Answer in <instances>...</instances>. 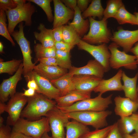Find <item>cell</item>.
<instances>
[{
	"mask_svg": "<svg viewBox=\"0 0 138 138\" xmlns=\"http://www.w3.org/2000/svg\"><path fill=\"white\" fill-rule=\"evenodd\" d=\"M120 132L122 135L129 134L135 131L138 126V113L129 116L120 117L117 122Z\"/></svg>",
	"mask_w": 138,
	"mask_h": 138,
	"instance_id": "22",
	"label": "cell"
},
{
	"mask_svg": "<svg viewBox=\"0 0 138 138\" xmlns=\"http://www.w3.org/2000/svg\"><path fill=\"white\" fill-rule=\"evenodd\" d=\"M123 72L121 69H120L111 78L108 79H102L93 91L102 95L108 91L123 90V85L121 82Z\"/></svg>",
	"mask_w": 138,
	"mask_h": 138,
	"instance_id": "19",
	"label": "cell"
},
{
	"mask_svg": "<svg viewBox=\"0 0 138 138\" xmlns=\"http://www.w3.org/2000/svg\"><path fill=\"white\" fill-rule=\"evenodd\" d=\"M27 102L20 116L32 121L39 120L42 116L45 117L49 111L56 106L55 100L36 92L34 96L28 97Z\"/></svg>",
	"mask_w": 138,
	"mask_h": 138,
	"instance_id": "1",
	"label": "cell"
},
{
	"mask_svg": "<svg viewBox=\"0 0 138 138\" xmlns=\"http://www.w3.org/2000/svg\"><path fill=\"white\" fill-rule=\"evenodd\" d=\"M33 71L50 81L59 78L68 73L67 69L59 66H47L40 63L35 66Z\"/></svg>",
	"mask_w": 138,
	"mask_h": 138,
	"instance_id": "20",
	"label": "cell"
},
{
	"mask_svg": "<svg viewBox=\"0 0 138 138\" xmlns=\"http://www.w3.org/2000/svg\"><path fill=\"white\" fill-rule=\"evenodd\" d=\"M137 95L138 96V86L137 87Z\"/></svg>",
	"mask_w": 138,
	"mask_h": 138,
	"instance_id": "58",
	"label": "cell"
},
{
	"mask_svg": "<svg viewBox=\"0 0 138 138\" xmlns=\"http://www.w3.org/2000/svg\"><path fill=\"white\" fill-rule=\"evenodd\" d=\"M40 63L48 66H58V63L55 57H43L37 59Z\"/></svg>",
	"mask_w": 138,
	"mask_h": 138,
	"instance_id": "39",
	"label": "cell"
},
{
	"mask_svg": "<svg viewBox=\"0 0 138 138\" xmlns=\"http://www.w3.org/2000/svg\"><path fill=\"white\" fill-rule=\"evenodd\" d=\"M28 80L27 86L28 88L33 89L35 90L36 92L38 93L39 91V88L32 74L30 78Z\"/></svg>",
	"mask_w": 138,
	"mask_h": 138,
	"instance_id": "44",
	"label": "cell"
},
{
	"mask_svg": "<svg viewBox=\"0 0 138 138\" xmlns=\"http://www.w3.org/2000/svg\"><path fill=\"white\" fill-rule=\"evenodd\" d=\"M54 47L56 50L70 51L74 46L62 41L55 42Z\"/></svg>",
	"mask_w": 138,
	"mask_h": 138,
	"instance_id": "41",
	"label": "cell"
},
{
	"mask_svg": "<svg viewBox=\"0 0 138 138\" xmlns=\"http://www.w3.org/2000/svg\"><path fill=\"white\" fill-rule=\"evenodd\" d=\"M6 14L5 11L0 9V34L9 40L13 46L15 44L9 32L6 23Z\"/></svg>",
	"mask_w": 138,
	"mask_h": 138,
	"instance_id": "36",
	"label": "cell"
},
{
	"mask_svg": "<svg viewBox=\"0 0 138 138\" xmlns=\"http://www.w3.org/2000/svg\"><path fill=\"white\" fill-rule=\"evenodd\" d=\"M67 6V7L74 11L77 6L76 0H62L61 1Z\"/></svg>",
	"mask_w": 138,
	"mask_h": 138,
	"instance_id": "46",
	"label": "cell"
},
{
	"mask_svg": "<svg viewBox=\"0 0 138 138\" xmlns=\"http://www.w3.org/2000/svg\"><path fill=\"white\" fill-rule=\"evenodd\" d=\"M16 4L17 5H21L24 4L26 3V0H14Z\"/></svg>",
	"mask_w": 138,
	"mask_h": 138,
	"instance_id": "52",
	"label": "cell"
},
{
	"mask_svg": "<svg viewBox=\"0 0 138 138\" xmlns=\"http://www.w3.org/2000/svg\"><path fill=\"white\" fill-rule=\"evenodd\" d=\"M70 52L56 50L55 58L59 66L67 70H69L72 67Z\"/></svg>",
	"mask_w": 138,
	"mask_h": 138,
	"instance_id": "34",
	"label": "cell"
},
{
	"mask_svg": "<svg viewBox=\"0 0 138 138\" xmlns=\"http://www.w3.org/2000/svg\"><path fill=\"white\" fill-rule=\"evenodd\" d=\"M102 95L99 94L97 96L94 98H90L80 101L69 106L56 107L65 113L76 112H99L105 111L112 103V94L105 98L102 97Z\"/></svg>",
	"mask_w": 138,
	"mask_h": 138,
	"instance_id": "2",
	"label": "cell"
},
{
	"mask_svg": "<svg viewBox=\"0 0 138 138\" xmlns=\"http://www.w3.org/2000/svg\"><path fill=\"white\" fill-rule=\"evenodd\" d=\"M102 78L94 76L77 75L72 77L75 90L91 93Z\"/></svg>",
	"mask_w": 138,
	"mask_h": 138,
	"instance_id": "15",
	"label": "cell"
},
{
	"mask_svg": "<svg viewBox=\"0 0 138 138\" xmlns=\"http://www.w3.org/2000/svg\"><path fill=\"white\" fill-rule=\"evenodd\" d=\"M111 113V111L106 110L99 112L85 111L65 113L69 119L86 126H91L96 129L107 126V118Z\"/></svg>",
	"mask_w": 138,
	"mask_h": 138,
	"instance_id": "5",
	"label": "cell"
},
{
	"mask_svg": "<svg viewBox=\"0 0 138 138\" xmlns=\"http://www.w3.org/2000/svg\"><path fill=\"white\" fill-rule=\"evenodd\" d=\"M35 7L30 2L17 5L13 9L5 11L8 21V29L10 34L14 31L17 25L24 21L25 25L30 26L32 24L31 17L36 12Z\"/></svg>",
	"mask_w": 138,
	"mask_h": 138,
	"instance_id": "6",
	"label": "cell"
},
{
	"mask_svg": "<svg viewBox=\"0 0 138 138\" xmlns=\"http://www.w3.org/2000/svg\"><path fill=\"white\" fill-rule=\"evenodd\" d=\"M123 4L121 0H108L104 9L102 18L107 20L109 18H114Z\"/></svg>",
	"mask_w": 138,
	"mask_h": 138,
	"instance_id": "31",
	"label": "cell"
},
{
	"mask_svg": "<svg viewBox=\"0 0 138 138\" xmlns=\"http://www.w3.org/2000/svg\"><path fill=\"white\" fill-rule=\"evenodd\" d=\"M105 72L103 66L95 59L89 61L86 65L83 67L72 66L67 74L71 76L77 75H94L102 78Z\"/></svg>",
	"mask_w": 138,
	"mask_h": 138,
	"instance_id": "14",
	"label": "cell"
},
{
	"mask_svg": "<svg viewBox=\"0 0 138 138\" xmlns=\"http://www.w3.org/2000/svg\"><path fill=\"white\" fill-rule=\"evenodd\" d=\"M122 136L123 138H138V135L135 132L132 134H127Z\"/></svg>",
	"mask_w": 138,
	"mask_h": 138,
	"instance_id": "50",
	"label": "cell"
},
{
	"mask_svg": "<svg viewBox=\"0 0 138 138\" xmlns=\"http://www.w3.org/2000/svg\"><path fill=\"white\" fill-rule=\"evenodd\" d=\"M4 121L3 118L1 116L0 117V126L3 125V123Z\"/></svg>",
	"mask_w": 138,
	"mask_h": 138,
	"instance_id": "55",
	"label": "cell"
},
{
	"mask_svg": "<svg viewBox=\"0 0 138 138\" xmlns=\"http://www.w3.org/2000/svg\"><path fill=\"white\" fill-rule=\"evenodd\" d=\"M89 31L82 40L90 44L108 43L112 36L110 30L107 27V20L102 18L97 20L91 17L89 18Z\"/></svg>",
	"mask_w": 138,
	"mask_h": 138,
	"instance_id": "4",
	"label": "cell"
},
{
	"mask_svg": "<svg viewBox=\"0 0 138 138\" xmlns=\"http://www.w3.org/2000/svg\"><path fill=\"white\" fill-rule=\"evenodd\" d=\"M28 101V97L22 95V93H16L11 97L6 105L5 111L8 116L7 124L13 126L20 118L22 109Z\"/></svg>",
	"mask_w": 138,
	"mask_h": 138,
	"instance_id": "11",
	"label": "cell"
},
{
	"mask_svg": "<svg viewBox=\"0 0 138 138\" xmlns=\"http://www.w3.org/2000/svg\"><path fill=\"white\" fill-rule=\"evenodd\" d=\"M63 26H60L52 29L53 36L55 42L63 41Z\"/></svg>",
	"mask_w": 138,
	"mask_h": 138,
	"instance_id": "40",
	"label": "cell"
},
{
	"mask_svg": "<svg viewBox=\"0 0 138 138\" xmlns=\"http://www.w3.org/2000/svg\"><path fill=\"white\" fill-rule=\"evenodd\" d=\"M32 74L39 88L38 93L52 100H55L61 96L59 90L49 80L39 75L34 71Z\"/></svg>",
	"mask_w": 138,
	"mask_h": 138,
	"instance_id": "17",
	"label": "cell"
},
{
	"mask_svg": "<svg viewBox=\"0 0 138 138\" xmlns=\"http://www.w3.org/2000/svg\"><path fill=\"white\" fill-rule=\"evenodd\" d=\"M104 9L100 0H93L89 7L82 14L83 18L97 17L100 19L103 16Z\"/></svg>",
	"mask_w": 138,
	"mask_h": 138,
	"instance_id": "28",
	"label": "cell"
},
{
	"mask_svg": "<svg viewBox=\"0 0 138 138\" xmlns=\"http://www.w3.org/2000/svg\"><path fill=\"white\" fill-rule=\"evenodd\" d=\"M90 1L89 0H77V6L81 12H84L87 9Z\"/></svg>",
	"mask_w": 138,
	"mask_h": 138,
	"instance_id": "45",
	"label": "cell"
},
{
	"mask_svg": "<svg viewBox=\"0 0 138 138\" xmlns=\"http://www.w3.org/2000/svg\"><path fill=\"white\" fill-rule=\"evenodd\" d=\"M27 1L33 2L40 7L45 12L48 21L50 22L53 21L54 17L50 5L52 0H29Z\"/></svg>",
	"mask_w": 138,
	"mask_h": 138,
	"instance_id": "37",
	"label": "cell"
},
{
	"mask_svg": "<svg viewBox=\"0 0 138 138\" xmlns=\"http://www.w3.org/2000/svg\"><path fill=\"white\" fill-rule=\"evenodd\" d=\"M6 104L4 103L0 102V114H1L5 111L6 108Z\"/></svg>",
	"mask_w": 138,
	"mask_h": 138,
	"instance_id": "51",
	"label": "cell"
},
{
	"mask_svg": "<svg viewBox=\"0 0 138 138\" xmlns=\"http://www.w3.org/2000/svg\"><path fill=\"white\" fill-rule=\"evenodd\" d=\"M114 123L102 129L89 131L79 138H105L114 126Z\"/></svg>",
	"mask_w": 138,
	"mask_h": 138,
	"instance_id": "35",
	"label": "cell"
},
{
	"mask_svg": "<svg viewBox=\"0 0 138 138\" xmlns=\"http://www.w3.org/2000/svg\"><path fill=\"white\" fill-rule=\"evenodd\" d=\"M23 23L22 22L20 23L19 30L14 31L11 34L21 50L23 57L22 74L27 80L32 75L36 63H33L32 61L30 43L25 36Z\"/></svg>",
	"mask_w": 138,
	"mask_h": 138,
	"instance_id": "7",
	"label": "cell"
},
{
	"mask_svg": "<svg viewBox=\"0 0 138 138\" xmlns=\"http://www.w3.org/2000/svg\"><path fill=\"white\" fill-rule=\"evenodd\" d=\"M23 65L22 63L15 74L8 78L4 79L0 86V102L6 101L16 93V88L19 81L22 79Z\"/></svg>",
	"mask_w": 138,
	"mask_h": 138,
	"instance_id": "13",
	"label": "cell"
},
{
	"mask_svg": "<svg viewBox=\"0 0 138 138\" xmlns=\"http://www.w3.org/2000/svg\"><path fill=\"white\" fill-rule=\"evenodd\" d=\"M91 93L74 90L65 96H61L55 100L58 107L69 106L75 103L90 98Z\"/></svg>",
	"mask_w": 138,
	"mask_h": 138,
	"instance_id": "21",
	"label": "cell"
},
{
	"mask_svg": "<svg viewBox=\"0 0 138 138\" xmlns=\"http://www.w3.org/2000/svg\"><path fill=\"white\" fill-rule=\"evenodd\" d=\"M130 52L133 53L135 56L137 63L138 65V42L131 49Z\"/></svg>",
	"mask_w": 138,
	"mask_h": 138,
	"instance_id": "49",
	"label": "cell"
},
{
	"mask_svg": "<svg viewBox=\"0 0 138 138\" xmlns=\"http://www.w3.org/2000/svg\"><path fill=\"white\" fill-rule=\"evenodd\" d=\"M41 138H53L50 136L48 134V132H45L42 135Z\"/></svg>",
	"mask_w": 138,
	"mask_h": 138,
	"instance_id": "53",
	"label": "cell"
},
{
	"mask_svg": "<svg viewBox=\"0 0 138 138\" xmlns=\"http://www.w3.org/2000/svg\"><path fill=\"white\" fill-rule=\"evenodd\" d=\"M12 131L33 138H41L45 132L50 130L48 119L45 117L33 121L20 118L13 126Z\"/></svg>",
	"mask_w": 138,
	"mask_h": 138,
	"instance_id": "3",
	"label": "cell"
},
{
	"mask_svg": "<svg viewBox=\"0 0 138 138\" xmlns=\"http://www.w3.org/2000/svg\"><path fill=\"white\" fill-rule=\"evenodd\" d=\"M4 46L1 42H0V52L1 53H3Z\"/></svg>",
	"mask_w": 138,
	"mask_h": 138,
	"instance_id": "54",
	"label": "cell"
},
{
	"mask_svg": "<svg viewBox=\"0 0 138 138\" xmlns=\"http://www.w3.org/2000/svg\"><path fill=\"white\" fill-rule=\"evenodd\" d=\"M11 132L9 125H2L0 126V138H10Z\"/></svg>",
	"mask_w": 138,
	"mask_h": 138,
	"instance_id": "43",
	"label": "cell"
},
{
	"mask_svg": "<svg viewBox=\"0 0 138 138\" xmlns=\"http://www.w3.org/2000/svg\"><path fill=\"white\" fill-rule=\"evenodd\" d=\"M74 14L72 21L68 25L72 27L81 38L84 36L89 27L88 19H85L82 15L81 12L77 6L74 10Z\"/></svg>",
	"mask_w": 138,
	"mask_h": 138,
	"instance_id": "24",
	"label": "cell"
},
{
	"mask_svg": "<svg viewBox=\"0 0 138 138\" xmlns=\"http://www.w3.org/2000/svg\"><path fill=\"white\" fill-rule=\"evenodd\" d=\"M36 57L37 59L43 57H55L56 49L55 47H45L41 44L37 43L34 47Z\"/></svg>",
	"mask_w": 138,
	"mask_h": 138,
	"instance_id": "33",
	"label": "cell"
},
{
	"mask_svg": "<svg viewBox=\"0 0 138 138\" xmlns=\"http://www.w3.org/2000/svg\"><path fill=\"white\" fill-rule=\"evenodd\" d=\"M111 40L122 47L123 51L126 53L138 42V29L130 31L120 28L114 33Z\"/></svg>",
	"mask_w": 138,
	"mask_h": 138,
	"instance_id": "12",
	"label": "cell"
},
{
	"mask_svg": "<svg viewBox=\"0 0 138 138\" xmlns=\"http://www.w3.org/2000/svg\"><path fill=\"white\" fill-rule=\"evenodd\" d=\"M138 77V73L134 77L131 78L127 76L125 72H123L122 79L123 82V85L122 89L125 97L136 102H138L136 87Z\"/></svg>",
	"mask_w": 138,
	"mask_h": 138,
	"instance_id": "23",
	"label": "cell"
},
{
	"mask_svg": "<svg viewBox=\"0 0 138 138\" xmlns=\"http://www.w3.org/2000/svg\"><path fill=\"white\" fill-rule=\"evenodd\" d=\"M17 6L14 0H0V9H2L5 12L14 9Z\"/></svg>",
	"mask_w": 138,
	"mask_h": 138,
	"instance_id": "38",
	"label": "cell"
},
{
	"mask_svg": "<svg viewBox=\"0 0 138 138\" xmlns=\"http://www.w3.org/2000/svg\"><path fill=\"white\" fill-rule=\"evenodd\" d=\"M38 29L40 32L35 31L34 32L36 39L45 47L49 48L54 47L55 42L52 29L46 28L42 23L40 24Z\"/></svg>",
	"mask_w": 138,
	"mask_h": 138,
	"instance_id": "25",
	"label": "cell"
},
{
	"mask_svg": "<svg viewBox=\"0 0 138 138\" xmlns=\"http://www.w3.org/2000/svg\"><path fill=\"white\" fill-rule=\"evenodd\" d=\"M63 38L64 42L74 46L81 39L76 31L69 25L63 26Z\"/></svg>",
	"mask_w": 138,
	"mask_h": 138,
	"instance_id": "30",
	"label": "cell"
},
{
	"mask_svg": "<svg viewBox=\"0 0 138 138\" xmlns=\"http://www.w3.org/2000/svg\"><path fill=\"white\" fill-rule=\"evenodd\" d=\"M77 45L79 49L87 51L94 57L103 66L106 72L109 70L110 67L109 60L111 53L106 44L95 45L81 39Z\"/></svg>",
	"mask_w": 138,
	"mask_h": 138,
	"instance_id": "9",
	"label": "cell"
},
{
	"mask_svg": "<svg viewBox=\"0 0 138 138\" xmlns=\"http://www.w3.org/2000/svg\"><path fill=\"white\" fill-rule=\"evenodd\" d=\"M135 133L138 135V126L137 128V129L135 131Z\"/></svg>",
	"mask_w": 138,
	"mask_h": 138,
	"instance_id": "57",
	"label": "cell"
},
{
	"mask_svg": "<svg viewBox=\"0 0 138 138\" xmlns=\"http://www.w3.org/2000/svg\"><path fill=\"white\" fill-rule=\"evenodd\" d=\"M66 128L65 138H79L90 131L87 126L73 120L68 122Z\"/></svg>",
	"mask_w": 138,
	"mask_h": 138,
	"instance_id": "26",
	"label": "cell"
},
{
	"mask_svg": "<svg viewBox=\"0 0 138 138\" xmlns=\"http://www.w3.org/2000/svg\"><path fill=\"white\" fill-rule=\"evenodd\" d=\"M22 61L20 60L14 59L4 62L1 59L0 73H7L10 75H13L18 70Z\"/></svg>",
	"mask_w": 138,
	"mask_h": 138,
	"instance_id": "32",
	"label": "cell"
},
{
	"mask_svg": "<svg viewBox=\"0 0 138 138\" xmlns=\"http://www.w3.org/2000/svg\"><path fill=\"white\" fill-rule=\"evenodd\" d=\"M134 14L136 16L138 22V12H135Z\"/></svg>",
	"mask_w": 138,
	"mask_h": 138,
	"instance_id": "56",
	"label": "cell"
},
{
	"mask_svg": "<svg viewBox=\"0 0 138 138\" xmlns=\"http://www.w3.org/2000/svg\"><path fill=\"white\" fill-rule=\"evenodd\" d=\"M114 101L115 113L120 117L130 116L135 112L138 109V102L127 97L117 96L114 98Z\"/></svg>",
	"mask_w": 138,
	"mask_h": 138,
	"instance_id": "18",
	"label": "cell"
},
{
	"mask_svg": "<svg viewBox=\"0 0 138 138\" xmlns=\"http://www.w3.org/2000/svg\"><path fill=\"white\" fill-rule=\"evenodd\" d=\"M114 124V126L105 138H123L118 128L117 122Z\"/></svg>",
	"mask_w": 138,
	"mask_h": 138,
	"instance_id": "42",
	"label": "cell"
},
{
	"mask_svg": "<svg viewBox=\"0 0 138 138\" xmlns=\"http://www.w3.org/2000/svg\"><path fill=\"white\" fill-rule=\"evenodd\" d=\"M114 18L120 25L128 24L138 25V22L136 16L128 12L126 9L124 4L120 8Z\"/></svg>",
	"mask_w": 138,
	"mask_h": 138,
	"instance_id": "29",
	"label": "cell"
},
{
	"mask_svg": "<svg viewBox=\"0 0 138 138\" xmlns=\"http://www.w3.org/2000/svg\"><path fill=\"white\" fill-rule=\"evenodd\" d=\"M73 76H69L67 73L59 78L50 81L59 90L61 96H65L71 91L75 90L72 80Z\"/></svg>",
	"mask_w": 138,
	"mask_h": 138,
	"instance_id": "27",
	"label": "cell"
},
{
	"mask_svg": "<svg viewBox=\"0 0 138 138\" xmlns=\"http://www.w3.org/2000/svg\"><path fill=\"white\" fill-rule=\"evenodd\" d=\"M10 138H33L22 133L12 131L11 133Z\"/></svg>",
	"mask_w": 138,
	"mask_h": 138,
	"instance_id": "47",
	"label": "cell"
},
{
	"mask_svg": "<svg viewBox=\"0 0 138 138\" xmlns=\"http://www.w3.org/2000/svg\"><path fill=\"white\" fill-rule=\"evenodd\" d=\"M54 16L52 29L64 26L73 18L74 11L66 7L60 0H53Z\"/></svg>",
	"mask_w": 138,
	"mask_h": 138,
	"instance_id": "16",
	"label": "cell"
},
{
	"mask_svg": "<svg viewBox=\"0 0 138 138\" xmlns=\"http://www.w3.org/2000/svg\"><path fill=\"white\" fill-rule=\"evenodd\" d=\"M119 47L113 42L108 46L111 53L109 60L110 67L116 69L121 67L130 70L136 69L137 65L135 56L120 51L118 49Z\"/></svg>",
	"mask_w": 138,
	"mask_h": 138,
	"instance_id": "8",
	"label": "cell"
},
{
	"mask_svg": "<svg viewBox=\"0 0 138 138\" xmlns=\"http://www.w3.org/2000/svg\"><path fill=\"white\" fill-rule=\"evenodd\" d=\"M45 117L48 120L53 138H65V128L69 119L56 106L49 111Z\"/></svg>",
	"mask_w": 138,
	"mask_h": 138,
	"instance_id": "10",
	"label": "cell"
},
{
	"mask_svg": "<svg viewBox=\"0 0 138 138\" xmlns=\"http://www.w3.org/2000/svg\"><path fill=\"white\" fill-rule=\"evenodd\" d=\"M24 92L22 93L23 95L27 97H31L34 96L36 92V91L32 89L28 88L27 89H23Z\"/></svg>",
	"mask_w": 138,
	"mask_h": 138,
	"instance_id": "48",
	"label": "cell"
}]
</instances>
